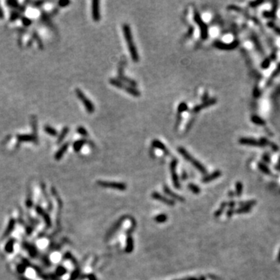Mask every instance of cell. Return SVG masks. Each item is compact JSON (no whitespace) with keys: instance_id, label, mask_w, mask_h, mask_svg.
Wrapping results in <instances>:
<instances>
[{"instance_id":"25","label":"cell","mask_w":280,"mask_h":280,"mask_svg":"<svg viewBox=\"0 0 280 280\" xmlns=\"http://www.w3.org/2000/svg\"><path fill=\"white\" fill-rule=\"evenodd\" d=\"M243 192V184L241 181H237L236 183V195L240 197Z\"/></svg>"},{"instance_id":"33","label":"cell","mask_w":280,"mask_h":280,"mask_svg":"<svg viewBox=\"0 0 280 280\" xmlns=\"http://www.w3.org/2000/svg\"><path fill=\"white\" fill-rule=\"evenodd\" d=\"M77 132L81 136H88V132L86 131V129L85 128H83V126H80L77 128Z\"/></svg>"},{"instance_id":"40","label":"cell","mask_w":280,"mask_h":280,"mask_svg":"<svg viewBox=\"0 0 280 280\" xmlns=\"http://www.w3.org/2000/svg\"><path fill=\"white\" fill-rule=\"evenodd\" d=\"M235 205H236V202L234 201H230V202H227V206H229L230 209H233L235 206Z\"/></svg>"},{"instance_id":"24","label":"cell","mask_w":280,"mask_h":280,"mask_svg":"<svg viewBox=\"0 0 280 280\" xmlns=\"http://www.w3.org/2000/svg\"><path fill=\"white\" fill-rule=\"evenodd\" d=\"M251 208L247 207V206H241L235 211V213L236 214H244V213H248L251 212Z\"/></svg>"},{"instance_id":"45","label":"cell","mask_w":280,"mask_h":280,"mask_svg":"<svg viewBox=\"0 0 280 280\" xmlns=\"http://www.w3.org/2000/svg\"><path fill=\"white\" fill-rule=\"evenodd\" d=\"M278 261L280 262V250L279 251V254H278Z\"/></svg>"},{"instance_id":"34","label":"cell","mask_w":280,"mask_h":280,"mask_svg":"<svg viewBox=\"0 0 280 280\" xmlns=\"http://www.w3.org/2000/svg\"><path fill=\"white\" fill-rule=\"evenodd\" d=\"M270 63H271L270 59H265L263 62H262V63H261V68H262L265 69V68H268V67H269V66H270Z\"/></svg>"},{"instance_id":"42","label":"cell","mask_w":280,"mask_h":280,"mask_svg":"<svg viewBox=\"0 0 280 280\" xmlns=\"http://www.w3.org/2000/svg\"><path fill=\"white\" fill-rule=\"evenodd\" d=\"M259 95H260V91L258 90V88H255L254 90V96L257 97H258Z\"/></svg>"},{"instance_id":"37","label":"cell","mask_w":280,"mask_h":280,"mask_svg":"<svg viewBox=\"0 0 280 280\" xmlns=\"http://www.w3.org/2000/svg\"><path fill=\"white\" fill-rule=\"evenodd\" d=\"M264 17H267V18H273V17H275V11L265 12H264Z\"/></svg>"},{"instance_id":"27","label":"cell","mask_w":280,"mask_h":280,"mask_svg":"<svg viewBox=\"0 0 280 280\" xmlns=\"http://www.w3.org/2000/svg\"><path fill=\"white\" fill-rule=\"evenodd\" d=\"M227 202H223L221 205V206H220V208H219V209L217 210L216 212H215V216L216 217L219 216L223 212L224 209L227 207Z\"/></svg>"},{"instance_id":"20","label":"cell","mask_w":280,"mask_h":280,"mask_svg":"<svg viewBox=\"0 0 280 280\" xmlns=\"http://www.w3.org/2000/svg\"><path fill=\"white\" fill-rule=\"evenodd\" d=\"M251 122L254 123V124H258V125H265V122L262 118L257 116V115H253L251 117Z\"/></svg>"},{"instance_id":"3","label":"cell","mask_w":280,"mask_h":280,"mask_svg":"<svg viewBox=\"0 0 280 280\" xmlns=\"http://www.w3.org/2000/svg\"><path fill=\"white\" fill-rule=\"evenodd\" d=\"M110 83H111V85L116 86L117 88H119L121 90H125L127 93H129L130 95L133 96V97H140V95H141V93H140L139 90L135 89V88L132 87V86H129L125 85V84H124V83H122L121 80H119L110 79Z\"/></svg>"},{"instance_id":"4","label":"cell","mask_w":280,"mask_h":280,"mask_svg":"<svg viewBox=\"0 0 280 280\" xmlns=\"http://www.w3.org/2000/svg\"><path fill=\"white\" fill-rule=\"evenodd\" d=\"M194 20L199 27L201 31V37L202 40H206L209 36V30H208V26L203 21L200 14L197 11H195L194 13Z\"/></svg>"},{"instance_id":"26","label":"cell","mask_w":280,"mask_h":280,"mask_svg":"<svg viewBox=\"0 0 280 280\" xmlns=\"http://www.w3.org/2000/svg\"><path fill=\"white\" fill-rule=\"evenodd\" d=\"M257 202L254 201V200H250V201H248V202H241L239 203V205L241 206H247V207H252L254 206V205H256Z\"/></svg>"},{"instance_id":"7","label":"cell","mask_w":280,"mask_h":280,"mask_svg":"<svg viewBox=\"0 0 280 280\" xmlns=\"http://www.w3.org/2000/svg\"><path fill=\"white\" fill-rule=\"evenodd\" d=\"M214 47H216V48H219L220 50H233L235 49L236 47L239 45L238 41H234L230 42V43H224L222 41H215L213 44Z\"/></svg>"},{"instance_id":"32","label":"cell","mask_w":280,"mask_h":280,"mask_svg":"<svg viewBox=\"0 0 280 280\" xmlns=\"http://www.w3.org/2000/svg\"><path fill=\"white\" fill-rule=\"evenodd\" d=\"M187 110H188V106H187V104L184 102L180 103L178 107V112L179 113V114L185 111H187Z\"/></svg>"},{"instance_id":"21","label":"cell","mask_w":280,"mask_h":280,"mask_svg":"<svg viewBox=\"0 0 280 280\" xmlns=\"http://www.w3.org/2000/svg\"><path fill=\"white\" fill-rule=\"evenodd\" d=\"M86 140L85 139H80V140H78L76 141L74 145H73V148H74V150L76 152H79L81 149V148L83 147V146L85 144Z\"/></svg>"},{"instance_id":"14","label":"cell","mask_w":280,"mask_h":280,"mask_svg":"<svg viewBox=\"0 0 280 280\" xmlns=\"http://www.w3.org/2000/svg\"><path fill=\"white\" fill-rule=\"evenodd\" d=\"M17 139L20 142H36V137L33 135H20L17 136Z\"/></svg>"},{"instance_id":"36","label":"cell","mask_w":280,"mask_h":280,"mask_svg":"<svg viewBox=\"0 0 280 280\" xmlns=\"http://www.w3.org/2000/svg\"><path fill=\"white\" fill-rule=\"evenodd\" d=\"M18 17H20V13L19 12H12L11 17H10V21H14L15 20H17Z\"/></svg>"},{"instance_id":"23","label":"cell","mask_w":280,"mask_h":280,"mask_svg":"<svg viewBox=\"0 0 280 280\" xmlns=\"http://www.w3.org/2000/svg\"><path fill=\"white\" fill-rule=\"evenodd\" d=\"M44 131L46 132V133H48V134L51 136H57V134H58L57 130L54 129V128H52L51 126H49V125H45V126H44Z\"/></svg>"},{"instance_id":"38","label":"cell","mask_w":280,"mask_h":280,"mask_svg":"<svg viewBox=\"0 0 280 280\" xmlns=\"http://www.w3.org/2000/svg\"><path fill=\"white\" fill-rule=\"evenodd\" d=\"M70 1H65V0H61L59 2V5L61 6V7H66L68 5L70 4Z\"/></svg>"},{"instance_id":"8","label":"cell","mask_w":280,"mask_h":280,"mask_svg":"<svg viewBox=\"0 0 280 280\" xmlns=\"http://www.w3.org/2000/svg\"><path fill=\"white\" fill-rule=\"evenodd\" d=\"M91 11H92V18L93 21L99 22L100 20V11L99 1L94 0L92 2V6H91Z\"/></svg>"},{"instance_id":"30","label":"cell","mask_w":280,"mask_h":280,"mask_svg":"<svg viewBox=\"0 0 280 280\" xmlns=\"http://www.w3.org/2000/svg\"><path fill=\"white\" fill-rule=\"evenodd\" d=\"M167 216L165 214H160L155 217V221L157 223H164L167 221Z\"/></svg>"},{"instance_id":"18","label":"cell","mask_w":280,"mask_h":280,"mask_svg":"<svg viewBox=\"0 0 280 280\" xmlns=\"http://www.w3.org/2000/svg\"><path fill=\"white\" fill-rule=\"evenodd\" d=\"M133 248H134V244H133V240H132V236H129L128 239H127V244H126V248H125V251L127 253H131L133 251Z\"/></svg>"},{"instance_id":"29","label":"cell","mask_w":280,"mask_h":280,"mask_svg":"<svg viewBox=\"0 0 280 280\" xmlns=\"http://www.w3.org/2000/svg\"><path fill=\"white\" fill-rule=\"evenodd\" d=\"M267 25L268 26V27H270L271 29H272L273 30H274V31L278 34V35H279L280 36V27H277V26H276V25L272 22L268 23V24Z\"/></svg>"},{"instance_id":"46","label":"cell","mask_w":280,"mask_h":280,"mask_svg":"<svg viewBox=\"0 0 280 280\" xmlns=\"http://www.w3.org/2000/svg\"><path fill=\"white\" fill-rule=\"evenodd\" d=\"M90 280H96V279H95V278H94V277H92Z\"/></svg>"},{"instance_id":"16","label":"cell","mask_w":280,"mask_h":280,"mask_svg":"<svg viewBox=\"0 0 280 280\" xmlns=\"http://www.w3.org/2000/svg\"><path fill=\"white\" fill-rule=\"evenodd\" d=\"M68 146H69L68 142H66V143H65L64 145H62V146L59 149V151L57 152V153L55 154V159H57V160L61 159L62 157V156L64 155V153L66 152V150L68 149Z\"/></svg>"},{"instance_id":"19","label":"cell","mask_w":280,"mask_h":280,"mask_svg":"<svg viewBox=\"0 0 280 280\" xmlns=\"http://www.w3.org/2000/svg\"><path fill=\"white\" fill-rule=\"evenodd\" d=\"M258 168H259V170H260L261 172H263L264 174H267V175H270L271 174V171H270V169L267 167V166L265 164V163H259L258 164Z\"/></svg>"},{"instance_id":"28","label":"cell","mask_w":280,"mask_h":280,"mask_svg":"<svg viewBox=\"0 0 280 280\" xmlns=\"http://www.w3.org/2000/svg\"><path fill=\"white\" fill-rule=\"evenodd\" d=\"M7 4L10 6V7L16 8V9H18V10H24V9L23 7H21V6L18 4V3L16 2V1H8Z\"/></svg>"},{"instance_id":"17","label":"cell","mask_w":280,"mask_h":280,"mask_svg":"<svg viewBox=\"0 0 280 280\" xmlns=\"http://www.w3.org/2000/svg\"><path fill=\"white\" fill-rule=\"evenodd\" d=\"M152 145H153V146L155 147V148L160 149L163 150V151L164 152V153H168V151L167 150L166 146L163 145V142H161L160 141V140H158V139H154L153 141V142H152Z\"/></svg>"},{"instance_id":"43","label":"cell","mask_w":280,"mask_h":280,"mask_svg":"<svg viewBox=\"0 0 280 280\" xmlns=\"http://www.w3.org/2000/svg\"><path fill=\"white\" fill-rule=\"evenodd\" d=\"M4 18V12H3V10L0 6V20H3Z\"/></svg>"},{"instance_id":"39","label":"cell","mask_w":280,"mask_h":280,"mask_svg":"<svg viewBox=\"0 0 280 280\" xmlns=\"http://www.w3.org/2000/svg\"><path fill=\"white\" fill-rule=\"evenodd\" d=\"M22 22H23V24H24V25H25V26H29L30 24L32 23V21L30 19H28V18H27V17H23L22 18Z\"/></svg>"},{"instance_id":"11","label":"cell","mask_w":280,"mask_h":280,"mask_svg":"<svg viewBox=\"0 0 280 280\" xmlns=\"http://www.w3.org/2000/svg\"><path fill=\"white\" fill-rule=\"evenodd\" d=\"M239 142L241 145H245V146H264L265 144H263L261 141H257L254 139H249V138H241L239 140Z\"/></svg>"},{"instance_id":"2","label":"cell","mask_w":280,"mask_h":280,"mask_svg":"<svg viewBox=\"0 0 280 280\" xmlns=\"http://www.w3.org/2000/svg\"><path fill=\"white\" fill-rule=\"evenodd\" d=\"M178 153L180 154H181L183 156V157L185 159V160H187L188 161H189L192 164L194 167H195L197 170H198V171H200V172H202V174H206V172H207V171H206V169H205V167L204 166L202 165V163H200L199 161H198L197 160H195L194 157H193L192 155H191L189 153H188L186 149H185V148H183V147H179V148L178 149Z\"/></svg>"},{"instance_id":"10","label":"cell","mask_w":280,"mask_h":280,"mask_svg":"<svg viewBox=\"0 0 280 280\" xmlns=\"http://www.w3.org/2000/svg\"><path fill=\"white\" fill-rule=\"evenodd\" d=\"M216 102H217V100L216 99V98H212V99H209V100H205V101H204V102L202 103V104H201L195 106V107L192 109V111L194 112V113L199 112L201 110L204 109V108H206V107H210V106L215 104Z\"/></svg>"},{"instance_id":"9","label":"cell","mask_w":280,"mask_h":280,"mask_svg":"<svg viewBox=\"0 0 280 280\" xmlns=\"http://www.w3.org/2000/svg\"><path fill=\"white\" fill-rule=\"evenodd\" d=\"M177 164H178V160H173L172 162L171 163V176H172V180H173V183L174 187L177 188H180V184H179V180H178V177L177 174Z\"/></svg>"},{"instance_id":"12","label":"cell","mask_w":280,"mask_h":280,"mask_svg":"<svg viewBox=\"0 0 280 280\" xmlns=\"http://www.w3.org/2000/svg\"><path fill=\"white\" fill-rule=\"evenodd\" d=\"M152 197L154 199L158 200V201H160V202H162L163 203H165V204L168 205H171V206H172V205H174V202L173 200L168 199V198H165L164 196H163V195H160L158 192L153 193V194H152Z\"/></svg>"},{"instance_id":"6","label":"cell","mask_w":280,"mask_h":280,"mask_svg":"<svg viewBox=\"0 0 280 280\" xmlns=\"http://www.w3.org/2000/svg\"><path fill=\"white\" fill-rule=\"evenodd\" d=\"M97 185L103 187V188H109L116 189V190L124 191L126 189V185L124 183L119 182H110V181H103L100 180L97 181Z\"/></svg>"},{"instance_id":"35","label":"cell","mask_w":280,"mask_h":280,"mask_svg":"<svg viewBox=\"0 0 280 280\" xmlns=\"http://www.w3.org/2000/svg\"><path fill=\"white\" fill-rule=\"evenodd\" d=\"M262 3H264V1H254V2H251L249 3L250 4V6L252 8L254 7H258L260 5H261Z\"/></svg>"},{"instance_id":"5","label":"cell","mask_w":280,"mask_h":280,"mask_svg":"<svg viewBox=\"0 0 280 280\" xmlns=\"http://www.w3.org/2000/svg\"><path fill=\"white\" fill-rule=\"evenodd\" d=\"M76 96L78 97L79 99L81 100V102L83 104V105H84V107H85L86 110L87 111L88 113H90V114L93 113L94 111H95L94 105H93V104L90 100H89V98L86 97V96L84 94V93H83L81 90H80V89H76Z\"/></svg>"},{"instance_id":"41","label":"cell","mask_w":280,"mask_h":280,"mask_svg":"<svg viewBox=\"0 0 280 280\" xmlns=\"http://www.w3.org/2000/svg\"><path fill=\"white\" fill-rule=\"evenodd\" d=\"M234 213H235V211H234L233 209H230L228 211H227V216L228 217H230V216H233V214Z\"/></svg>"},{"instance_id":"22","label":"cell","mask_w":280,"mask_h":280,"mask_svg":"<svg viewBox=\"0 0 280 280\" xmlns=\"http://www.w3.org/2000/svg\"><path fill=\"white\" fill-rule=\"evenodd\" d=\"M68 131H69V129H68V127H65V128H63V129L62 130L61 134L59 135V139H58V141H57V143H60V142H62L63 141V139H65L66 136L68 134Z\"/></svg>"},{"instance_id":"13","label":"cell","mask_w":280,"mask_h":280,"mask_svg":"<svg viewBox=\"0 0 280 280\" xmlns=\"http://www.w3.org/2000/svg\"><path fill=\"white\" fill-rule=\"evenodd\" d=\"M222 173L220 171H214L213 173H212L211 174H209V175L205 176V178H203L202 179V182L203 183H208L212 181V180L216 179V178H219L221 176Z\"/></svg>"},{"instance_id":"1","label":"cell","mask_w":280,"mask_h":280,"mask_svg":"<svg viewBox=\"0 0 280 280\" xmlns=\"http://www.w3.org/2000/svg\"><path fill=\"white\" fill-rule=\"evenodd\" d=\"M122 31H123L124 38H125V41L127 42V45H128V48H129V53L131 55L132 59L135 62H139V53H138L137 48H136V45L134 44V41H133V38H132V30H131V28L129 27V25L127 24H124L123 26H122Z\"/></svg>"},{"instance_id":"31","label":"cell","mask_w":280,"mask_h":280,"mask_svg":"<svg viewBox=\"0 0 280 280\" xmlns=\"http://www.w3.org/2000/svg\"><path fill=\"white\" fill-rule=\"evenodd\" d=\"M188 188H189L193 193H195V194H199L200 191H201L197 185H194V184H189V185H188Z\"/></svg>"},{"instance_id":"44","label":"cell","mask_w":280,"mask_h":280,"mask_svg":"<svg viewBox=\"0 0 280 280\" xmlns=\"http://www.w3.org/2000/svg\"><path fill=\"white\" fill-rule=\"evenodd\" d=\"M181 280H205V278H201V279H195V278H188V279H181Z\"/></svg>"},{"instance_id":"15","label":"cell","mask_w":280,"mask_h":280,"mask_svg":"<svg viewBox=\"0 0 280 280\" xmlns=\"http://www.w3.org/2000/svg\"><path fill=\"white\" fill-rule=\"evenodd\" d=\"M163 189H164L165 193H167L168 195H170L171 198H174L175 200H178V201H180V202H184V201H185L184 198L180 197V196H179V195H177V194H174V193L170 188H168V187H167V186H164Z\"/></svg>"}]
</instances>
